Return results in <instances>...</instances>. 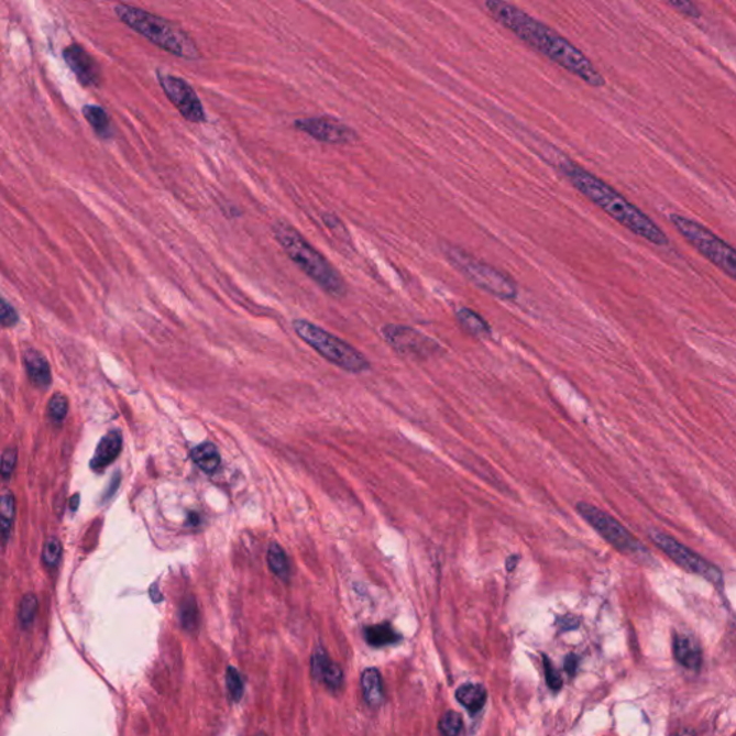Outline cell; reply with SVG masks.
Instances as JSON below:
<instances>
[{"mask_svg":"<svg viewBox=\"0 0 736 736\" xmlns=\"http://www.w3.org/2000/svg\"><path fill=\"white\" fill-rule=\"evenodd\" d=\"M490 15L537 53L593 88L606 86V78L579 48L538 19L506 0H485Z\"/></svg>","mask_w":736,"mask_h":736,"instance_id":"obj_1","label":"cell"},{"mask_svg":"<svg viewBox=\"0 0 736 736\" xmlns=\"http://www.w3.org/2000/svg\"><path fill=\"white\" fill-rule=\"evenodd\" d=\"M560 171L584 198L598 206L627 231L645 239L651 245L660 248L669 245V238L659 224L608 183L571 161H562Z\"/></svg>","mask_w":736,"mask_h":736,"instance_id":"obj_2","label":"cell"},{"mask_svg":"<svg viewBox=\"0 0 736 736\" xmlns=\"http://www.w3.org/2000/svg\"><path fill=\"white\" fill-rule=\"evenodd\" d=\"M275 239L289 256V260L311 278L323 293L334 298H344L347 295V284L344 278L336 266L322 255L320 251L303 237L289 223L278 220L272 227Z\"/></svg>","mask_w":736,"mask_h":736,"instance_id":"obj_3","label":"cell"},{"mask_svg":"<svg viewBox=\"0 0 736 736\" xmlns=\"http://www.w3.org/2000/svg\"><path fill=\"white\" fill-rule=\"evenodd\" d=\"M114 12L116 17L130 30L138 32L158 48L166 51L167 54L189 61L200 58V51L196 42L175 22L125 3L117 4Z\"/></svg>","mask_w":736,"mask_h":736,"instance_id":"obj_4","label":"cell"},{"mask_svg":"<svg viewBox=\"0 0 736 736\" xmlns=\"http://www.w3.org/2000/svg\"><path fill=\"white\" fill-rule=\"evenodd\" d=\"M293 328L295 334L312 350H316L322 359L344 370V372L361 374L372 369L369 359L360 350L316 326V323L307 320H295Z\"/></svg>","mask_w":736,"mask_h":736,"instance_id":"obj_5","label":"cell"},{"mask_svg":"<svg viewBox=\"0 0 736 736\" xmlns=\"http://www.w3.org/2000/svg\"><path fill=\"white\" fill-rule=\"evenodd\" d=\"M669 219L673 228L682 234L684 241L693 246V250L700 252L716 268L736 281V248L729 245L705 224L686 218V216L673 213Z\"/></svg>","mask_w":736,"mask_h":736,"instance_id":"obj_6","label":"cell"},{"mask_svg":"<svg viewBox=\"0 0 736 736\" xmlns=\"http://www.w3.org/2000/svg\"><path fill=\"white\" fill-rule=\"evenodd\" d=\"M442 251L448 261L457 266L476 287L504 301H514L518 297V285L504 271L495 268L486 262L476 260L461 248L443 245Z\"/></svg>","mask_w":736,"mask_h":736,"instance_id":"obj_7","label":"cell"},{"mask_svg":"<svg viewBox=\"0 0 736 736\" xmlns=\"http://www.w3.org/2000/svg\"><path fill=\"white\" fill-rule=\"evenodd\" d=\"M649 537L660 551L664 552L674 564L681 567L688 573L700 575L702 579L716 585V587L724 585V575H722L718 567L705 560V558L691 550V548L683 546L678 539L659 531V529H651Z\"/></svg>","mask_w":736,"mask_h":736,"instance_id":"obj_8","label":"cell"},{"mask_svg":"<svg viewBox=\"0 0 736 736\" xmlns=\"http://www.w3.org/2000/svg\"><path fill=\"white\" fill-rule=\"evenodd\" d=\"M382 336L396 353L405 358L425 361L443 354L442 345L438 341L414 327L387 323L382 328Z\"/></svg>","mask_w":736,"mask_h":736,"instance_id":"obj_9","label":"cell"},{"mask_svg":"<svg viewBox=\"0 0 736 736\" xmlns=\"http://www.w3.org/2000/svg\"><path fill=\"white\" fill-rule=\"evenodd\" d=\"M576 510L600 536L623 554H637V552L645 550L639 539L633 536L625 525L618 523L612 515L598 509L597 506L580 503L576 504Z\"/></svg>","mask_w":736,"mask_h":736,"instance_id":"obj_10","label":"cell"},{"mask_svg":"<svg viewBox=\"0 0 736 736\" xmlns=\"http://www.w3.org/2000/svg\"><path fill=\"white\" fill-rule=\"evenodd\" d=\"M157 79L168 101L177 108L183 119L190 123H205V108L201 106L198 94L186 79L162 72H157Z\"/></svg>","mask_w":736,"mask_h":736,"instance_id":"obj_11","label":"cell"},{"mask_svg":"<svg viewBox=\"0 0 736 736\" xmlns=\"http://www.w3.org/2000/svg\"><path fill=\"white\" fill-rule=\"evenodd\" d=\"M295 129L303 131L317 142L345 145L358 142V131L332 117H311L295 121Z\"/></svg>","mask_w":736,"mask_h":736,"instance_id":"obj_12","label":"cell"},{"mask_svg":"<svg viewBox=\"0 0 736 736\" xmlns=\"http://www.w3.org/2000/svg\"><path fill=\"white\" fill-rule=\"evenodd\" d=\"M63 55L65 63L73 69L75 77H77L81 86L88 88L101 86L102 74L100 65L81 45L67 46Z\"/></svg>","mask_w":736,"mask_h":736,"instance_id":"obj_13","label":"cell"},{"mask_svg":"<svg viewBox=\"0 0 736 736\" xmlns=\"http://www.w3.org/2000/svg\"><path fill=\"white\" fill-rule=\"evenodd\" d=\"M311 672L312 677L316 678L317 681L326 684V686L330 688L331 691H337V689H340L342 679H344V674H342L340 666L332 662V660L328 658V655L326 653V650L322 649V647H318L316 653L312 656Z\"/></svg>","mask_w":736,"mask_h":736,"instance_id":"obj_14","label":"cell"},{"mask_svg":"<svg viewBox=\"0 0 736 736\" xmlns=\"http://www.w3.org/2000/svg\"><path fill=\"white\" fill-rule=\"evenodd\" d=\"M23 364H25L28 378L31 380V383L40 391H48L51 383H53V374H51V365L45 355L37 350H26L23 353Z\"/></svg>","mask_w":736,"mask_h":736,"instance_id":"obj_15","label":"cell"},{"mask_svg":"<svg viewBox=\"0 0 736 736\" xmlns=\"http://www.w3.org/2000/svg\"><path fill=\"white\" fill-rule=\"evenodd\" d=\"M121 448H123V436H121V431L111 430L110 433L101 439V442L98 443L96 453H94L91 459V468L94 471L100 472L102 469L111 465V463L119 458Z\"/></svg>","mask_w":736,"mask_h":736,"instance_id":"obj_16","label":"cell"},{"mask_svg":"<svg viewBox=\"0 0 736 736\" xmlns=\"http://www.w3.org/2000/svg\"><path fill=\"white\" fill-rule=\"evenodd\" d=\"M673 655L684 669L700 670L702 666L701 646L691 636L677 635L673 640Z\"/></svg>","mask_w":736,"mask_h":736,"instance_id":"obj_17","label":"cell"},{"mask_svg":"<svg viewBox=\"0 0 736 736\" xmlns=\"http://www.w3.org/2000/svg\"><path fill=\"white\" fill-rule=\"evenodd\" d=\"M457 321L462 330L465 331L466 334L473 337V339L484 340L492 334L490 323L486 322L481 314L473 311L471 308L463 307L458 309Z\"/></svg>","mask_w":736,"mask_h":736,"instance_id":"obj_18","label":"cell"},{"mask_svg":"<svg viewBox=\"0 0 736 736\" xmlns=\"http://www.w3.org/2000/svg\"><path fill=\"white\" fill-rule=\"evenodd\" d=\"M361 689L369 706L378 707L384 701L382 674L377 669H365L361 674Z\"/></svg>","mask_w":736,"mask_h":736,"instance_id":"obj_19","label":"cell"},{"mask_svg":"<svg viewBox=\"0 0 736 736\" xmlns=\"http://www.w3.org/2000/svg\"><path fill=\"white\" fill-rule=\"evenodd\" d=\"M83 114L86 117L88 124L91 125L94 133L102 140H110L114 135L112 130L110 117H108L105 108L98 106H84Z\"/></svg>","mask_w":736,"mask_h":736,"instance_id":"obj_20","label":"cell"},{"mask_svg":"<svg viewBox=\"0 0 736 736\" xmlns=\"http://www.w3.org/2000/svg\"><path fill=\"white\" fill-rule=\"evenodd\" d=\"M457 700L462 706H465L472 715L480 712L485 706L487 693L484 686L475 683L463 684L457 691Z\"/></svg>","mask_w":736,"mask_h":736,"instance_id":"obj_21","label":"cell"},{"mask_svg":"<svg viewBox=\"0 0 736 736\" xmlns=\"http://www.w3.org/2000/svg\"><path fill=\"white\" fill-rule=\"evenodd\" d=\"M191 459L206 473H213L220 465L219 450L209 442L196 447L191 452Z\"/></svg>","mask_w":736,"mask_h":736,"instance_id":"obj_22","label":"cell"},{"mask_svg":"<svg viewBox=\"0 0 736 736\" xmlns=\"http://www.w3.org/2000/svg\"><path fill=\"white\" fill-rule=\"evenodd\" d=\"M364 637L367 644L373 647L395 645L400 640V636L397 635V631L388 623L367 627L364 630Z\"/></svg>","mask_w":736,"mask_h":736,"instance_id":"obj_23","label":"cell"},{"mask_svg":"<svg viewBox=\"0 0 736 736\" xmlns=\"http://www.w3.org/2000/svg\"><path fill=\"white\" fill-rule=\"evenodd\" d=\"M0 525H2L3 543L7 546L9 536H11L13 519H15V496L11 491H3L2 501H0Z\"/></svg>","mask_w":736,"mask_h":736,"instance_id":"obj_24","label":"cell"},{"mask_svg":"<svg viewBox=\"0 0 736 736\" xmlns=\"http://www.w3.org/2000/svg\"><path fill=\"white\" fill-rule=\"evenodd\" d=\"M268 564L272 573L279 579L287 580L289 576L288 558L278 543H271L268 550Z\"/></svg>","mask_w":736,"mask_h":736,"instance_id":"obj_25","label":"cell"},{"mask_svg":"<svg viewBox=\"0 0 736 736\" xmlns=\"http://www.w3.org/2000/svg\"><path fill=\"white\" fill-rule=\"evenodd\" d=\"M180 620L186 630L194 631L198 629L199 611L195 598H186L180 606Z\"/></svg>","mask_w":736,"mask_h":736,"instance_id":"obj_26","label":"cell"},{"mask_svg":"<svg viewBox=\"0 0 736 736\" xmlns=\"http://www.w3.org/2000/svg\"><path fill=\"white\" fill-rule=\"evenodd\" d=\"M37 613V598L35 594H26L19 606V622L23 627H31Z\"/></svg>","mask_w":736,"mask_h":736,"instance_id":"obj_27","label":"cell"},{"mask_svg":"<svg viewBox=\"0 0 736 736\" xmlns=\"http://www.w3.org/2000/svg\"><path fill=\"white\" fill-rule=\"evenodd\" d=\"M68 398L64 395H55L51 397L48 403V417L55 425H61L68 415Z\"/></svg>","mask_w":736,"mask_h":736,"instance_id":"obj_28","label":"cell"},{"mask_svg":"<svg viewBox=\"0 0 736 736\" xmlns=\"http://www.w3.org/2000/svg\"><path fill=\"white\" fill-rule=\"evenodd\" d=\"M61 556H63V546L58 538H50L45 542L44 551H42V560H44L45 565L50 569H55L59 564Z\"/></svg>","mask_w":736,"mask_h":736,"instance_id":"obj_29","label":"cell"},{"mask_svg":"<svg viewBox=\"0 0 736 736\" xmlns=\"http://www.w3.org/2000/svg\"><path fill=\"white\" fill-rule=\"evenodd\" d=\"M462 728V716L457 714V712L449 711L439 721V730L443 735L454 736L461 734Z\"/></svg>","mask_w":736,"mask_h":736,"instance_id":"obj_30","label":"cell"},{"mask_svg":"<svg viewBox=\"0 0 736 736\" xmlns=\"http://www.w3.org/2000/svg\"><path fill=\"white\" fill-rule=\"evenodd\" d=\"M227 686L229 691V696L232 697L233 702H239L243 696V682L242 677L239 674L238 670L228 668L227 670Z\"/></svg>","mask_w":736,"mask_h":736,"instance_id":"obj_31","label":"cell"},{"mask_svg":"<svg viewBox=\"0 0 736 736\" xmlns=\"http://www.w3.org/2000/svg\"><path fill=\"white\" fill-rule=\"evenodd\" d=\"M681 15L689 19H700L702 13L693 0H666Z\"/></svg>","mask_w":736,"mask_h":736,"instance_id":"obj_32","label":"cell"},{"mask_svg":"<svg viewBox=\"0 0 736 736\" xmlns=\"http://www.w3.org/2000/svg\"><path fill=\"white\" fill-rule=\"evenodd\" d=\"M0 322H2L3 328H13L19 322V314L15 308L2 299V311H0Z\"/></svg>","mask_w":736,"mask_h":736,"instance_id":"obj_33","label":"cell"},{"mask_svg":"<svg viewBox=\"0 0 736 736\" xmlns=\"http://www.w3.org/2000/svg\"><path fill=\"white\" fill-rule=\"evenodd\" d=\"M17 450L9 448L4 450L2 454V475L3 480L8 481L9 477H11L13 471H15L17 466Z\"/></svg>","mask_w":736,"mask_h":736,"instance_id":"obj_34","label":"cell"},{"mask_svg":"<svg viewBox=\"0 0 736 736\" xmlns=\"http://www.w3.org/2000/svg\"><path fill=\"white\" fill-rule=\"evenodd\" d=\"M543 664H546V678L548 686H550L552 691H560L562 688V679L560 673H558V670L554 668V666H552L550 659L543 658Z\"/></svg>","mask_w":736,"mask_h":736,"instance_id":"obj_35","label":"cell"},{"mask_svg":"<svg viewBox=\"0 0 736 736\" xmlns=\"http://www.w3.org/2000/svg\"><path fill=\"white\" fill-rule=\"evenodd\" d=\"M576 662H579V660H576V658H574V656L571 655L570 658L567 659V663H565L567 670H569V672H571V673H574V670L576 668Z\"/></svg>","mask_w":736,"mask_h":736,"instance_id":"obj_36","label":"cell"},{"mask_svg":"<svg viewBox=\"0 0 736 736\" xmlns=\"http://www.w3.org/2000/svg\"><path fill=\"white\" fill-rule=\"evenodd\" d=\"M78 503H79V495L77 494V495H74V496H73V499H72V501H69V506H72V509H73V510H77V508H78Z\"/></svg>","mask_w":736,"mask_h":736,"instance_id":"obj_37","label":"cell"},{"mask_svg":"<svg viewBox=\"0 0 736 736\" xmlns=\"http://www.w3.org/2000/svg\"><path fill=\"white\" fill-rule=\"evenodd\" d=\"M679 734H695V730L692 729L679 730Z\"/></svg>","mask_w":736,"mask_h":736,"instance_id":"obj_38","label":"cell"}]
</instances>
